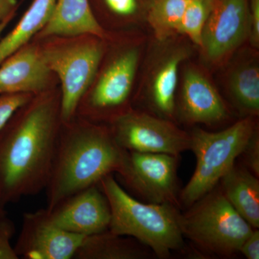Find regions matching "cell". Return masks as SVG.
<instances>
[{"instance_id":"cell-16","label":"cell","mask_w":259,"mask_h":259,"mask_svg":"<svg viewBox=\"0 0 259 259\" xmlns=\"http://www.w3.org/2000/svg\"><path fill=\"white\" fill-rule=\"evenodd\" d=\"M189 54L187 48L175 47L165 54L153 69L148 97L151 106L163 118L169 120L175 115L179 70Z\"/></svg>"},{"instance_id":"cell-14","label":"cell","mask_w":259,"mask_h":259,"mask_svg":"<svg viewBox=\"0 0 259 259\" xmlns=\"http://www.w3.org/2000/svg\"><path fill=\"white\" fill-rule=\"evenodd\" d=\"M180 111L192 123H218L228 117L226 104L212 83L198 70L188 69L184 74Z\"/></svg>"},{"instance_id":"cell-3","label":"cell","mask_w":259,"mask_h":259,"mask_svg":"<svg viewBox=\"0 0 259 259\" xmlns=\"http://www.w3.org/2000/svg\"><path fill=\"white\" fill-rule=\"evenodd\" d=\"M106 196L110 210L109 231L128 236L147 246L160 258L184 247L181 215L177 206L141 202L126 192L112 175L98 183Z\"/></svg>"},{"instance_id":"cell-7","label":"cell","mask_w":259,"mask_h":259,"mask_svg":"<svg viewBox=\"0 0 259 259\" xmlns=\"http://www.w3.org/2000/svg\"><path fill=\"white\" fill-rule=\"evenodd\" d=\"M181 215L184 238L200 249L219 256H231L255 228L228 202L222 190L213 189Z\"/></svg>"},{"instance_id":"cell-6","label":"cell","mask_w":259,"mask_h":259,"mask_svg":"<svg viewBox=\"0 0 259 259\" xmlns=\"http://www.w3.org/2000/svg\"><path fill=\"white\" fill-rule=\"evenodd\" d=\"M256 130L253 116L249 115L220 132L194 129L190 134V148L197 163L188 184L182 190L180 200L190 207L208 193L234 166Z\"/></svg>"},{"instance_id":"cell-15","label":"cell","mask_w":259,"mask_h":259,"mask_svg":"<svg viewBox=\"0 0 259 259\" xmlns=\"http://www.w3.org/2000/svg\"><path fill=\"white\" fill-rule=\"evenodd\" d=\"M83 34L110 40L115 33L107 31L97 21L90 0H56L50 20L33 39Z\"/></svg>"},{"instance_id":"cell-13","label":"cell","mask_w":259,"mask_h":259,"mask_svg":"<svg viewBox=\"0 0 259 259\" xmlns=\"http://www.w3.org/2000/svg\"><path fill=\"white\" fill-rule=\"evenodd\" d=\"M59 87L57 76L44 63L38 44L34 39L0 64V95H36Z\"/></svg>"},{"instance_id":"cell-12","label":"cell","mask_w":259,"mask_h":259,"mask_svg":"<svg viewBox=\"0 0 259 259\" xmlns=\"http://www.w3.org/2000/svg\"><path fill=\"white\" fill-rule=\"evenodd\" d=\"M51 221L73 234L90 236L109 229L111 210L98 185L70 196L49 209Z\"/></svg>"},{"instance_id":"cell-17","label":"cell","mask_w":259,"mask_h":259,"mask_svg":"<svg viewBox=\"0 0 259 259\" xmlns=\"http://www.w3.org/2000/svg\"><path fill=\"white\" fill-rule=\"evenodd\" d=\"M221 190L237 212L259 228V180L248 168L233 166L221 180Z\"/></svg>"},{"instance_id":"cell-1","label":"cell","mask_w":259,"mask_h":259,"mask_svg":"<svg viewBox=\"0 0 259 259\" xmlns=\"http://www.w3.org/2000/svg\"><path fill=\"white\" fill-rule=\"evenodd\" d=\"M57 88L33 95L0 129V202L45 190L62 120Z\"/></svg>"},{"instance_id":"cell-10","label":"cell","mask_w":259,"mask_h":259,"mask_svg":"<svg viewBox=\"0 0 259 259\" xmlns=\"http://www.w3.org/2000/svg\"><path fill=\"white\" fill-rule=\"evenodd\" d=\"M248 0H214L200 47L209 62L219 63L249 37Z\"/></svg>"},{"instance_id":"cell-19","label":"cell","mask_w":259,"mask_h":259,"mask_svg":"<svg viewBox=\"0 0 259 259\" xmlns=\"http://www.w3.org/2000/svg\"><path fill=\"white\" fill-rule=\"evenodd\" d=\"M141 243L128 236H119L107 230L86 236L76 250V259H140L148 254Z\"/></svg>"},{"instance_id":"cell-25","label":"cell","mask_w":259,"mask_h":259,"mask_svg":"<svg viewBox=\"0 0 259 259\" xmlns=\"http://www.w3.org/2000/svg\"><path fill=\"white\" fill-rule=\"evenodd\" d=\"M15 231L14 223L7 216L0 218V259L18 258L10 243Z\"/></svg>"},{"instance_id":"cell-4","label":"cell","mask_w":259,"mask_h":259,"mask_svg":"<svg viewBox=\"0 0 259 259\" xmlns=\"http://www.w3.org/2000/svg\"><path fill=\"white\" fill-rule=\"evenodd\" d=\"M123 33L107 40V49L93 82L80 100L76 116L108 125L131 108L130 98L139 69L140 48Z\"/></svg>"},{"instance_id":"cell-21","label":"cell","mask_w":259,"mask_h":259,"mask_svg":"<svg viewBox=\"0 0 259 259\" xmlns=\"http://www.w3.org/2000/svg\"><path fill=\"white\" fill-rule=\"evenodd\" d=\"M230 92L242 110L255 116L259 112V69L254 63L238 66L229 79Z\"/></svg>"},{"instance_id":"cell-18","label":"cell","mask_w":259,"mask_h":259,"mask_svg":"<svg viewBox=\"0 0 259 259\" xmlns=\"http://www.w3.org/2000/svg\"><path fill=\"white\" fill-rule=\"evenodd\" d=\"M153 0H90L102 28L112 33H125L146 20Z\"/></svg>"},{"instance_id":"cell-8","label":"cell","mask_w":259,"mask_h":259,"mask_svg":"<svg viewBox=\"0 0 259 259\" xmlns=\"http://www.w3.org/2000/svg\"><path fill=\"white\" fill-rule=\"evenodd\" d=\"M127 151L166 153L178 157L190 148V136L168 119L130 108L107 125Z\"/></svg>"},{"instance_id":"cell-20","label":"cell","mask_w":259,"mask_h":259,"mask_svg":"<svg viewBox=\"0 0 259 259\" xmlns=\"http://www.w3.org/2000/svg\"><path fill=\"white\" fill-rule=\"evenodd\" d=\"M56 0H33L11 31L0 38V64L32 40L50 20Z\"/></svg>"},{"instance_id":"cell-31","label":"cell","mask_w":259,"mask_h":259,"mask_svg":"<svg viewBox=\"0 0 259 259\" xmlns=\"http://www.w3.org/2000/svg\"><path fill=\"white\" fill-rule=\"evenodd\" d=\"M5 207H5V206L0 202V218L8 215V212H7Z\"/></svg>"},{"instance_id":"cell-9","label":"cell","mask_w":259,"mask_h":259,"mask_svg":"<svg viewBox=\"0 0 259 259\" xmlns=\"http://www.w3.org/2000/svg\"><path fill=\"white\" fill-rule=\"evenodd\" d=\"M177 169V157L173 155L127 151L117 175L144 202L178 207Z\"/></svg>"},{"instance_id":"cell-29","label":"cell","mask_w":259,"mask_h":259,"mask_svg":"<svg viewBox=\"0 0 259 259\" xmlns=\"http://www.w3.org/2000/svg\"><path fill=\"white\" fill-rule=\"evenodd\" d=\"M19 8L18 0H0V23L14 18Z\"/></svg>"},{"instance_id":"cell-2","label":"cell","mask_w":259,"mask_h":259,"mask_svg":"<svg viewBox=\"0 0 259 259\" xmlns=\"http://www.w3.org/2000/svg\"><path fill=\"white\" fill-rule=\"evenodd\" d=\"M127 151L110 127L75 117L62 122L47 192V209L120 172Z\"/></svg>"},{"instance_id":"cell-22","label":"cell","mask_w":259,"mask_h":259,"mask_svg":"<svg viewBox=\"0 0 259 259\" xmlns=\"http://www.w3.org/2000/svg\"><path fill=\"white\" fill-rule=\"evenodd\" d=\"M190 0H153L146 20L155 36L164 41L176 35L177 28Z\"/></svg>"},{"instance_id":"cell-26","label":"cell","mask_w":259,"mask_h":259,"mask_svg":"<svg viewBox=\"0 0 259 259\" xmlns=\"http://www.w3.org/2000/svg\"><path fill=\"white\" fill-rule=\"evenodd\" d=\"M247 168L255 176H259V136L258 129L254 133L243 150Z\"/></svg>"},{"instance_id":"cell-27","label":"cell","mask_w":259,"mask_h":259,"mask_svg":"<svg viewBox=\"0 0 259 259\" xmlns=\"http://www.w3.org/2000/svg\"><path fill=\"white\" fill-rule=\"evenodd\" d=\"M249 10L250 35L252 45L258 48L259 45V0H248Z\"/></svg>"},{"instance_id":"cell-5","label":"cell","mask_w":259,"mask_h":259,"mask_svg":"<svg viewBox=\"0 0 259 259\" xmlns=\"http://www.w3.org/2000/svg\"><path fill=\"white\" fill-rule=\"evenodd\" d=\"M34 40L44 63L59 79L61 120L69 122L76 117L80 100L97 74L107 40L90 34Z\"/></svg>"},{"instance_id":"cell-28","label":"cell","mask_w":259,"mask_h":259,"mask_svg":"<svg viewBox=\"0 0 259 259\" xmlns=\"http://www.w3.org/2000/svg\"><path fill=\"white\" fill-rule=\"evenodd\" d=\"M239 252L248 259L259 258V231L258 228L245 240L241 245Z\"/></svg>"},{"instance_id":"cell-30","label":"cell","mask_w":259,"mask_h":259,"mask_svg":"<svg viewBox=\"0 0 259 259\" xmlns=\"http://www.w3.org/2000/svg\"><path fill=\"white\" fill-rule=\"evenodd\" d=\"M10 20H7V21L3 22V23H0V38L2 37V34L4 32L5 28L8 27V25H9L10 23Z\"/></svg>"},{"instance_id":"cell-24","label":"cell","mask_w":259,"mask_h":259,"mask_svg":"<svg viewBox=\"0 0 259 259\" xmlns=\"http://www.w3.org/2000/svg\"><path fill=\"white\" fill-rule=\"evenodd\" d=\"M33 96L30 94H5L0 95V129L19 108Z\"/></svg>"},{"instance_id":"cell-11","label":"cell","mask_w":259,"mask_h":259,"mask_svg":"<svg viewBox=\"0 0 259 259\" xmlns=\"http://www.w3.org/2000/svg\"><path fill=\"white\" fill-rule=\"evenodd\" d=\"M84 236L61 229L51 221L47 208L24 214L14 248L18 258L71 259Z\"/></svg>"},{"instance_id":"cell-23","label":"cell","mask_w":259,"mask_h":259,"mask_svg":"<svg viewBox=\"0 0 259 259\" xmlns=\"http://www.w3.org/2000/svg\"><path fill=\"white\" fill-rule=\"evenodd\" d=\"M214 0H190L177 30V34L186 35L200 47L204 25L207 23Z\"/></svg>"}]
</instances>
